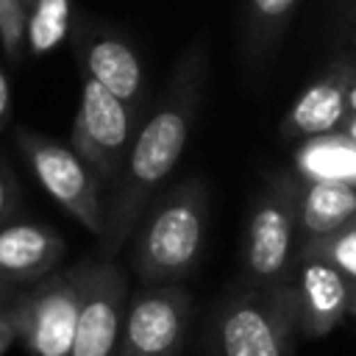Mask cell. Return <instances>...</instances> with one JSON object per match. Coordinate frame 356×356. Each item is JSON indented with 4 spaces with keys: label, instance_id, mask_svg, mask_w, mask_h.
I'll return each instance as SVG.
<instances>
[{
    "label": "cell",
    "instance_id": "cell-1",
    "mask_svg": "<svg viewBox=\"0 0 356 356\" xmlns=\"http://www.w3.org/2000/svg\"><path fill=\"white\" fill-rule=\"evenodd\" d=\"M209 42L197 36L178 56L159 97L147 106L131 142L125 167L106 200V225L97 236L100 259H114L131 239L142 211L178 167L209 86Z\"/></svg>",
    "mask_w": 356,
    "mask_h": 356
},
{
    "label": "cell",
    "instance_id": "cell-2",
    "mask_svg": "<svg viewBox=\"0 0 356 356\" xmlns=\"http://www.w3.org/2000/svg\"><path fill=\"white\" fill-rule=\"evenodd\" d=\"M209 189L200 175H189L142 211L131 234V270L142 284L186 281L206 250Z\"/></svg>",
    "mask_w": 356,
    "mask_h": 356
},
{
    "label": "cell",
    "instance_id": "cell-3",
    "mask_svg": "<svg viewBox=\"0 0 356 356\" xmlns=\"http://www.w3.org/2000/svg\"><path fill=\"white\" fill-rule=\"evenodd\" d=\"M300 339L292 284L231 286L211 314L214 356H295Z\"/></svg>",
    "mask_w": 356,
    "mask_h": 356
},
{
    "label": "cell",
    "instance_id": "cell-4",
    "mask_svg": "<svg viewBox=\"0 0 356 356\" xmlns=\"http://www.w3.org/2000/svg\"><path fill=\"white\" fill-rule=\"evenodd\" d=\"M298 203V172H275L261 184L245 220L239 281L253 286H275L289 281L300 245Z\"/></svg>",
    "mask_w": 356,
    "mask_h": 356
},
{
    "label": "cell",
    "instance_id": "cell-5",
    "mask_svg": "<svg viewBox=\"0 0 356 356\" xmlns=\"http://www.w3.org/2000/svg\"><path fill=\"white\" fill-rule=\"evenodd\" d=\"M89 259L53 270L31 286H22L11 306L17 339L31 356H70Z\"/></svg>",
    "mask_w": 356,
    "mask_h": 356
},
{
    "label": "cell",
    "instance_id": "cell-6",
    "mask_svg": "<svg viewBox=\"0 0 356 356\" xmlns=\"http://www.w3.org/2000/svg\"><path fill=\"white\" fill-rule=\"evenodd\" d=\"M142 117L145 111L131 108L81 72V103L75 111L70 147L86 161L103 192H111L120 181Z\"/></svg>",
    "mask_w": 356,
    "mask_h": 356
},
{
    "label": "cell",
    "instance_id": "cell-7",
    "mask_svg": "<svg viewBox=\"0 0 356 356\" xmlns=\"http://www.w3.org/2000/svg\"><path fill=\"white\" fill-rule=\"evenodd\" d=\"M14 145L42 189L89 234L100 236L106 225V200L103 186L86 161L70 145H61L31 128H19L14 134Z\"/></svg>",
    "mask_w": 356,
    "mask_h": 356
},
{
    "label": "cell",
    "instance_id": "cell-8",
    "mask_svg": "<svg viewBox=\"0 0 356 356\" xmlns=\"http://www.w3.org/2000/svg\"><path fill=\"white\" fill-rule=\"evenodd\" d=\"M192 295L181 284H142L128 295L117 356H181Z\"/></svg>",
    "mask_w": 356,
    "mask_h": 356
},
{
    "label": "cell",
    "instance_id": "cell-9",
    "mask_svg": "<svg viewBox=\"0 0 356 356\" xmlns=\"http://www.w3.org/2000/svg\"><path fill=\"white\" fill-rule=\"evenodd\" d=\"M70 47L78 61V72L97 81L114 97L136 111H147V78L139 50L111 25L78 17L70 28Z\"/></svg>",
    "mask_w": 356,
    "mask_h": 356
},
{
    "label": "cell",
    "instance_id": "cell-10",
    "mask_svg": "<svg viewBox=\"0 0 356 356\" xmlns=\"http://www.w3.org/2000/svg\"><path fill=\"white\" fill-rule=\"evenodd\" d=\"M128 278L114 259L89 256L70 356H117L128 306Z\"/></svg>",
    "mask_w": 356,
    "mask_h": 356
},
{
    "label": "cell",
    "instance_id": "cell-11",
    "mask_svg": "<svg viewBox=\"0 0 356 356\" xmlns=\"http://www.w3.org/2000/svg\"><path fill=\"white\" fill-rule=\"evenodd\" d=\"M356 75V53H342L334 58L286 108L278 134L284 139H314L339 134L348 117V89Z\"/></svg>",
    "mask_w": 356,
    "mask_h": 356
},
{
    "label": "cell",
    "instance_id": "cell-12",
    "mask_svg": "<svg viewBox=\"0 0 356 356\" xmlns=\"http://www.w3.org/2000/svg\"><path fill=\"white\" fill-rule=\"evenodd\" d=\"M289 284L298 306V328L306 339H320L331 334L350 312L353 284L331 261L314 253L298 250Z\"/></svg>",
    "mask_w": 356,
    "mask_h": 356
},
{
    "label": "cell",
    "instance_id": "cell-13",
    "mask_svg": "<svg viewBox=\"0 0 356 356\" xmlns=\"http://www.w3.org/2000/svg\"><path fill=\"white\" fill-rule=\"evenodd\" d=\"M67 253L64 236L36 220H11L0 225V281L31 286L58 270Z\"/></svg>",
    "mask_w": 356,
    "mask_h": 356
},
{
    "label": "cell",
    "instance_id": "cell-14",
    "mask_svg": "<svg viewBox=\"0 0 356 356\" xmlns=\"http://www.w3.org/2000/svg\"><path fill=\"white\" fill-rule=\"evenodd\" d=\"M300 0H242L239 58L248 75L270 70Z\"/></svg>",
    "mask_w": 356,
    "mask_h": 356
},
{
    "label": "cell",
    "instance_id": "cell-15",
    "mask_svg": "<svg viewBox=\"0 0 356 356\" xmlns=\"http://www.w3.org/2000/svg\"><path fill=\"white\" fill-rule=\"evenodd\" d=\"M353 220H356V186L300 178V203H298L300 245L328 236Z\"/></svg>",
    "mask_w": 356,
    "mask_h": 356
},
{
    "label": "cell",
    "instance_id": "cell-16",
    "mask_svg": "<svg viewBox=\"0 0 356 356\" xmlns=\"http://www.w3.org/2000/svg\"><path fill=\"white\" fill-rule=\"evenodd\" d=\"M295 172L303 181H334L356 186V145L342 134L306 139L295 153Z\"/></svg>",
    "mask_w": 356,
    "mask_h": 356
},
{
    "label": "cell",
    "instance_id": "cell-17",
    "mask_svg": "<svg viewBox=\"0 0 356 356\" xmlns=\"http://www.w3.org/2000/svg\"><path fill=\"white\" fill-rule=\"evenodd\" d=\"M72 28V3L70 0H33L28 8L25 47L31 56H44L58 47Z\"/></svg>",
    "mask_w": 356,
    "mask_h": 356
},
{
    "label": "cell",
    "instance_id": "cell-18",
    "mask_svg": "<svg viewBox=\"0 0 356 356\" xmlns=\"http://www.w3.org/2000/svg\"><path fill=\"white\" fill-rule=\"evenodd\" d=\"M298 250L314 253V256L331 261L350 284H356V220L348 222V225H342L339 231H334L328 236L303 242Z\"/></svg>",
    "mask_w": 356,
    "mask_h": 356
},
{
    "label": "cell",
    "instance_id": "cell-19",
    "mask_svg": "<svg viewBox=\"0 0 356 356\" xmlns=\"http://www.w3.org/2000/svg\"><path fill=\"white\" fill-rule=\"evenodd\" d=\"M28 31V6L22 0H0V44L8 61H19Z\"/></svg>",
    "mask_w": 356,
    "mask_h": 356
},
{
    "label": "cell",
    "instance_id": "cell-20",
    "mask_svg": "<svg viewBox=\"0 0 356 356\" xmlns=\"http://www.w3.org/2000/svg\"><path fill=\"white\" fill-rule=\"evenodd\" d=\"M22 184L17 178V172L11 170V164L0 156V225L17 220L19 209H22Z\"/></svg>",
    "mask_w": 356,
    "mask_h": 356
},
{
    "label": "cell",
    "instance_id": "cell-21",
    "mask_svg": "<svg viewBox=\"0 0 356 356\" xmlns=\"http://www.w3.org/2000/svg\"><path fill=\"white\" fill-rule=\"evenodd\" d=\"M8 120H11V81L6 67L0 64V134L6 131Z\"/></svg>",
    "mask_w": 356,
    "mask_h": 356
},
{
    "label": "cell",
    "instance_id": "cell-22",
    "mask_svg": "<svg viewBox=\"0 0 356 356\" xmlns=\"http://www.w3.org/2000/svg\"><path fill=\"white\" fill-rule=\"evenodd\" d=\"M14 342H17V328H14L11 309H6V312H0V356H6Z\"/></svg>",
    "mask_w": 356,
    "mask_h": 356
},
{
    "label": "cell",
    "instance_id": "cell-23",
    "mask_svg": "<svg viewBox=\"0 0 356 356\" xmlns=\"http://www.w3.org/2000/svg\"><path fill=\"white\" fill-rule=\"evenodd\" d=\"M345 28H348V42L350 47L345 53H356V0H348V19H345Z\"/></svg>",
    "mask_w": 356,
    "mask_h": 356
},
{
    "label": "cell",
    "instance_id": "cell-24",
    "mask_svg": "<svg viewBox=\"0 0 356 356\" xmlns=\"http://www.w3.org/2000/svg\"><path fill=\"white\" fill-rule=\"evenodd\" d=\"M19 292H22V286H14V284H3V281H0V312L11 309V306H14V300L19 298Z\"/></svg>",
    "mask_w": 356,
    "mask_h": 356
},
{
    "label": "cell",
    "instance_id": "cell-25",
    "mask_svg": "<svg viewBox=\"0 0 356 356\" xmlns=\"http://www.w3.org/2000/svg\"><path fill=\"white\" fill-rule=\"evenodd\" d=\"M339 134H342L345 139H350V142L356 145V114H348V117H345V122H342Z\"/></svg>",
    "mask_w": 356,
    "mask_h": 356
},
{
    "label": "cell",
    "instance_id": "cell-26",
    "mask_svg": "<svg viewBox=\"0 0 356 356\" xmlns=\"http://www.w3.org/2000/svg\"><path fill=\"white\" fill-rule=\"evenodd\" d=\"M348 114H356V75H353L350 89H348Z\"/></svg>",
    "mask_w": 356,
    "mask_h": 356
},
{
    "label": "cell",
    "instance_id": "cell-27",
    "mask_svg": "<svg viewBox=\"0 0 356 356\" xmlns=\"http://www.w3.org/2000/svg\"><path fill=\"white\" fill-rule=\"evenodd\" d=\"M348 314L356 320V284H353V292H350V312Z\"/></svg>",
    "mask_w": 356,
    "mask_h": 356
}]
</instances>
